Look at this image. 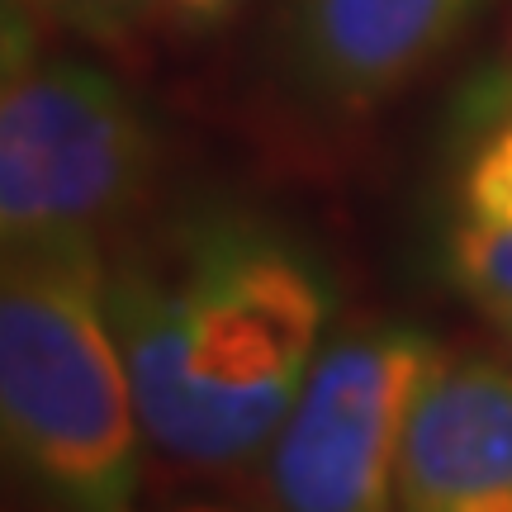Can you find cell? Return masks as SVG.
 <instances>
[{
    "label": "cell",
    "instance_id": "12",
    "mask_svg": "<svg viewBox=\"0 0 512 512\" xmlns=\"http://www.w3.org/2000/svg\"><path fill=\"white\" fill-rule=\"evenodd\" d=\"M503 105H512V95H503V100H498V110H503Z\"/></svg>",
    "mask_w": 512,
    "mask_h": 512
},
{
    "label": "cell",
    "instance_id": "3",
    "mask_svg": "<svg viewBox=\"0 0 512 512\" xmlns=\"http://www.w3.org/2000/svg\"><path fill=\"white\" fill-rule=\"evenodd\" d=\"M157 176V128L95 62H38L0 91V252L114 238Z\"/></svg>",
    "mask_w": 512,
    "mask_h": 512
},
{
    "label": "cell",
    "instance_id": "2",
    "mask_svg": "<svg viewBox=\"0 0 512 512\" xmlns=\"http://www.w3.org/2000/svg\"><path fill=\"white\" fill-rule=\"evenodd\" d=\"M143 460L110 238L0 252V475L38 512H143Z\"/></svg>",
    "mask_w": 512,
    "mask_h": 512
},
{
    "label": "cell",
    "instance_id": "7",
    "mask_svg": "<svg viewBox=\"0 0 512 512\" xmlns=\"http://www.w3.org/2000/svg\"><path fill=\"white\" fill-rule=\"evenodd\" d=\"M34 10L86 43H124L157 19V0H34Z\"/></svg>",
    "mask_w": 512,
    "mask_h": 512
},
{
    "label": "cell",
    "instance_id": "9",
    "mask_svg": "<svg viewBox=\"0 0 512 512\" xmlns=\"http://www.w3.org/2000/svg\"><path fill=\"white\" fill-rule=\"evenodd\" d=\"M247 10V0H157V24L176 38H214Z\"/></svg>",
    "mask_w": 512,
    "mask_h": 512
},
{
    "label": "cell",
    "instance_id": "10",
    "mask_svg": "<svg viewBox=\"0 0 512 512\" xmlns=\"http://www.w3.org/2000/svg\"><path fill=\"white\" fill-rule=\"evenodd\" d=\"M152 512H271V508H266L261 489H256V494H242V489L209 484V489H190V494L166 498V503H157Z\"/></svg>",
    "mask_w": 512,
    "mask_h": 512
},
{
    "label": "cell",
    "instance_id": "11",
    "mask_svg": "<svg viewBox=\"0 0 512 512\" xmlns=\"http://www.w3.org/2000/svg\"><path fill=\"white\" fill-rule=\"evenodd\" d=\"M498 328L508 332V342H512V313H503V318H498Z\"/></svg>",
    "mask_w": 512,
    "mask_h": 512
},
{
    "label": "cell",
    "instance_id": "6",
    "mask_svg": "<svg viewBox=\"0 0 512 512\" xmlns=\"http://www.w3.org/2000/svg\"><path fill=\"white\" fill-rule=\"evenodd\" d=\"M399 512H512V356L437 351L394 460Z\"/></svg>",
    "mask_w": 512,
    "mask_h": 512
},
{
    "label": "cell",
    "instance_id": "4",
    "mask_svg": "<svg viewBox=\"0 0 512 512\" xmlns=\"http://www.w3.org/2000/svg\"><path fill=\"white\" fill-rule=\"evenodd\" d=\"M408 323L337 328L256 470L271 512H399L394 460L408 403L437 361Z\"/></svg>",
    "mask_w": 512,
    "mask_h": 512
},
{
    "label": "cell",
    "instance_id": "5",
    "mask_svg": "<svg viewBox=\"0 0 512 512\" xmlns=\"http://www.w3.org/2000/svg\"><path fill=\"white\" fill-rule=\"evenodd\" d=\"M484 0H285L280 67L309 110L356 119L418 81Z\"/></svg>",
    "mask_w": 512,
    "mask_h": 512
},
{
    "label": "cell",
    "instance_id": "1",
    "mask_svg": "<svg viewBox=\"0 0 512 512\" xmlns=\"http://www.w3.org/2000/svg\"><path fill=\"white\" fill-rule=\"evenodd\" d=\"M110 318L147 456L204 484L256 475L337 332L323 256L233 200L110 242Z\"/></svg>",
    "mask_w": 512,
    "mask_h": 512
},
{
    "label": "cell",
    "instance_id": "8",
    "mask_svg": "<svg viewBox=\"0 0 512 512\" xmlns=\"http://www.w3.org/2000/svg\"><path fill=\"white\" fill-rule=\"evenodd\" d=\"M38 24H43V15L34 10V0H0V91L43 62L38 57L43 29Z\"/></svg>",
    "mask_w": 512,
    "mask_h": 512
}]
</instances>
